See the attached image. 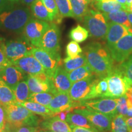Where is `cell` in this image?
Returning a JSON list of instances; mask_svg holds the SVG:
<instances>
[{
    "label": "cell",
    "mask_w": 132,
    "mask_h": 132,
    "mask_svg": "<svg viewBox=\"0 0 132 132\" xmlns=\"http://www.w3.org/2000/svg\"><path fill=\"white\" fill-rule=\"evenodd\" d=\"M32 18L28 6L20 2L7 1L0 9V29L15 34H22L27 23Z\"/></svg>",
    "instance_id": "obj_1"
},
{
    "label": "cell",
    "mask_w": 132,
    "mask_h": 132,
    "mask_svg": "<svg viewBox=\"0 0 132 132\" xmlns=\"http://www.w3.org/2000/svg\"><path fill=\"white\" fill-rule=\"evenodd\" d=\"M87 64L99 78H105L113 71L114 60L107 47L100 43L94 42L84 48Z\"/></svg>",
    "instance_id": "obj_2"
},
{
    "label": "cell",
    "mask_w": 132,
    "mask_h": 132,
    "mask_svg": "<svg viewBox=\"0 0 132 132\" xmlns=\"http://www.w3.org/2000/svg\"><path fill=\"white\" fill-rule=\"evenodd\" d=\"M6 112V128L7 132H15L22 126L37 127L42 121L35 114L17 103L4 106Z\"/></svg>",
    "instance_id": "obj_3"
},
{
    "label": "cell",
    "mask_w": 132,
    "mask_h": 132,
    "mask_svg": "<svg viewBox=\"0 0 132 132\" xmlns=\"http://www.w3.org/2000/svg\"><path fill=\"white\" fill-rule=\"evenodd\" d=\"M85 28L88 31L90 37L97 39L106 38L108 23L103 14L99 11L89 10L83 19Z\"/></svg>",
    "instance_id": "obj_4"
},
{
    "label": "cell",
    "mask_w": 132,
    "mask_h": 132,
    "mask_svg": "<svg viewBox=\"0 0 132 132\" xmlns=\"http://www.w3.org/2000/svg\"><path fill=\"white\" fill-rule=\"evenodd\" d=\"M4 47L6 57L12 64L21 57L32 55L35 47L22 36L15 39L5 40Z\"/></svg>",
    "instance_id": "obj_5"
},
{
    "label": "cell",
    "mask_w": 132,
    "mask_h": 132,
    "mask_svg": "<svg viewBox=\"0 0 132 132\" xmlns=\"http://www.w3.org/2000/svg\"><path fill=\"white\" fill-rule=\"evenodd\" d=\"M106 79L108 81L107 97L118 98L125 95L131 84L118 67H114L113 71L106 77Z\"/></svg>",
    "instance_id": "obj_6"
},
{
    "label": "cell",
    "mask_w": 132,
    "mask_h": 132,
    "mask_svg": "<svg viewBox=\"0 0 132 132\" xmlns=\"http://www.w3.org/2000/svg\"><path fill=\"white\" fill-rule=\"evenodd\" d=\"M32 54L42 64L50 78H52L57 67L62 65L59 53H53L39 47H34Z\"/></svg>",
    "instance_id": "obj_7"
},
{
    "label": "cell",
    "mask_w": 132,
    "mask_h": 132,
    "mask_svg": "<svg viewBox=\"0 0 132 132\" xmlns=\"http://www.w3.org/2000/svg\"><path fill=\"white\" fill-rule=\"evenodd\" d=\"M73 112L85 116L99 132H108L111 130L113 118L110 116L89 110L85 106H78L74 108Z\"/></svg>",
    "instance_id": "obj_8"
},
{
    "label": "cell",
    "mask_w": 132,
    "mask_h": 132,
    "mask_svg": "<svg viewBox=\"0 0 132 132\" xmlns=\"http://www.w3.org/2000/svg\"><path fill=\"white\" fill-rule=\"evenodd\" d=\"M50 24L47 21L32 18L24 27L23 36L35 47H39L42 37Z\"/></svg>",
    "instance_id": "obj_9"
},
{
    "label": "cell",
    "mask_w": 132,
    "mask_h": 132,
    "mask_svg": "<svg viewBox=\"0 0 132 132\" xmlns=\"http://www.w3.org/2000/svg\"><path fill=\"white\" fill-rule=\"evenodd\" d=\"M98 77L94 75L89 78L81 80L74 82L71 86L69 94L71 99L79 104L80 106L81 102L88 100L94 82Z\"/></svg>",
    "instance_id": "obj_10"
},
{
    "label": "cell",
    "mask_w": 132,
    "mask_h": 132,
    "mask_svg": "<svg viewBox=\"0 0 132 132\" xmlns=\"http://www.w3.org/2000/svg\"><path fill=\"white\" fill-rule=\"evenodd\" d=\"M116 98L102 97L100 99H91L80 103V106H85L89 110L99 112L113 118L117 114Z\"/></svg>",
    "instance_id": "obj_11"
},
{
    "label": "cell",
    "mask_w": 132,
    "mask_h": 132,
    "mask_svg": "<svg viewBox=\"0 0 132 132\" xmlns=\"http://www.w3.org/2000/svg\"><path fill=\"white\" fill-rule=\"evenodd\" d=\"M61 33L56 23L50 24L41 39L39 47L53 53H59Z\"/></svg>",
    "instance_id": "obj_12"
},
{
    "label": "cell",
    "mask_w": 132,
    "mask_h": 132,
    "mask_svg": "<svg viewBox=\"0 0 132 132\" xmlns=\"http://www.w3.org/2000/svg\"><path fill=\"white\" fill-rule=\"evenodd\" d=\"M109 51L114 61L118 63L125 61L132 54V34L121 38Z\"/></svg>",
    "instance_id": "obj_13"
},
{
    "label": "cell",
    "mask_w": 132,
    "mask_h": 132,
    "mask_svg": "<svg viewBox=\"0 0 132 132\" xmlns=\"http://www.w3.org/2000/svg\"><path fill=\"white\" fill-rule=\"evenodd\" d=\"M52 87V94L54 95L58 93H69L72 82L69 79L68 72L62 67L59 65L54 71L52 78L50 79Z\"/></svg>",
    "instance_id": "obj_14"
},
{
    "label": "cell",
    "mask_w": 132,
    "mask_h": 132,
    "mask_svg": "<svg viewBox=\"0 0 132 132\" xmlns=\"http://www.w3.org/2000/svg\"><path fill=\"white\" fill-rule=\"evenodd\" d=\"M79 106L77 102L73 101L69 96V93H58L54 95L48 106L53 113L56 114L66 111L71 108H75Z\"/></svg>",
    "instance_id": "obj_15"
},
{
    "label": "cell",
    "mask_w": 132,
    "mask_h": 132,
    "mask_svg": "<svg viewBox=\"0 0 132 132\" xmlns=\"http://www.w3.org/2000/svg\"><path fill=\"white\" fill-rule=\"evenodd\" d=\"M12 64L16 66L26 75H35L45 72L42 64L33 55L21 57L13 62Z\"/></svg>",
    "instance_id": "obj_16"
},
{
    "label": "cell",
    "mask_w": 132,
    "mask_h": 132,
    "mask_svg": "<svg viewBox=\"0 0 132 132\" xmlns=\"http://www.w3.org/2000/svg\"><path fill=\"white\" fill-rule=\"evenodd\" d=\"M26 75L14 64L4 67L1 80L14 90L20 82L26 78Z\"/></svg>",
    "instance_id": "obj_17"
},
{
    "label": "cell",
    "mask_w": 132,
    "mask_h": 132,
    "mask_svg": "<svg viewBox=\"0 0 132 132\" xmlns=\"http://www.w3.org/2000/svg\"><path fill=\"white\" fill-rule=\"evenodd\" d=\"M130 33L128 29L122 24L108 22L106 39V47L110 50L118 41Z\"/></svg>",
    "instance_id": "obj_18"
},
{
    "label": "cell",
    "mask_w": 132,
    "mask_h": 132,
    "mask_svg": "<svg viewBox=\"0 0 132 132\" xmlns=\"http://www.w3.org/2000/svg\"><path fill=\"white\" fill-rule=\"evenodd\" d=\"M43 130H51L54 132H72L70 125L65 120H61L57 116L45 119L40 123Z\"/></svg>",
    "instance_id": "obj_19"
},
{
    "label": "cell",
    "mask_w": 132,
    "mask_h": 132,
    "mask_svg": "<svg viewBox=\"0 0 132 132\" xmlns=\"http://www.w3.org/2000/svg\"><path fill=\"white\" fill-rule=\"evenodd\" d=\"M25 80L28 86L31 93L39 92H51L52 87L51 82H45L39 80L33 75H26Z\"/></svg>",
    "instance_id": "obj_20"
},
{
    "label": "cell",
    "mask_w": 132,
    "mask_h": 132,
    "mask_svg": "<svg viewBox=\"0 0 132 132\" xmlns=\"http://www.w3.org/2000/svg\"><path fill=\"white\" fill-rule=\"evenodd\" d=\"M128 11L120 10L114 12L103 13V15L108 23L113 22L124 25L128 29L130 33L132 34V27L128 20Z\"/></svg>",
    "instance_id": "obj_21"
},
{
    "label": "cell",
    "mask_w": 132,
    "mask_h": 132,
    "mask_svg": "<svg viewBox=\"0 0 132 132\" xmlns=\"http://www.w3.org/2000/svg\"><path fill=\"white\" fill-rule=\"evenodd\" d=\"M32 16L36 19L45 21H54V18L41 0H37L30 6Z\"/></svg>",
    "instance_id": "obj_22"
},
{
    "label": "cell",
    "mask_w": 132,
    "mask_h": 132,
    "mask_svg": "<svg viewBox=\"0 0 132 132\" xmlns=\"http://www.w3.org/2000/svg\"><path fill=\"white\" fill-rule=\"evenodd\" d=\"M65 121L69 123L70 125H75L77 127H85L90 128V129L94 130L95 131L99 132L92 125L90 121L86 118L82 114L75 113V112H70L66 117Z\"/></svg>",
    "instance_id": "obj_23"
},
{
    "label": "cell",
    "mask_w": 132,
    "mask_h": 132,
    "mask_svg": "<svg viewBox=\"0 0 132 132\" xmlns=\"http://www.w3.org/2000/svg\"><path fill=\"white\" fill-rule=\"evenodd\" d=\"M19 105L24 106L35 114L40 116L45 119L55 116V114L53 113L48 107L41 105L40 103L31 101H26Z\"/></svg>",
    "instance_id": "obj_24"
},
{
    "label": "cell",
    "mask_w": 132,
    "mask_h": 132,
    "mask_svg": "<svg viewBox=\"0 0 132 132\" xmlns=\"http://www.w3.org/2000/svg\"><path fill=\"white\" fill-rule=\"evenodd\" d=\"M73 18L82 20L89 12L87 0H70Z\"/></svg>",
    "instance_id": "obj_25"
},
{
    "label": "cell",
    "mask_w": 132,
    "mask_h": 132,
    "mask_svg": "<svg viewBox=\"0 0 132 132\" xmlns=\"http://www.w3.org/2000/svg\"><path fill=\"white\" fill-rule=\"evenodd\" d=\"M94 73L90 66L86 64L69 72L68 75L71 82L73 84L78 81L92 77L94 75Z\"/></svg>",
    "instance_id": "obj_26"
},
{
    "label": "cell",
    "mask_w": 132,
    "mask_h": 132,
    "mask_svg": "<svg viewBox=\"0 0 132 132\" xmlns=\"http://www.w3.org/2000/svg\"><path fill=\"white\" fill-rule=\"evenodd\" d=\"M107 90H108V81H107L106 77L103 78L98 77L94 82L91 92L88 97V100L99 98V97H106Z\"/></svg>",
    "instance_id": "obj_27"
},
{
    "label": "cell",
    "mask_w": 132,
    "mask_h": 132,
    "mask_svg": "<svg viewBox=\"0 0 132 132\" xmlns=\"http://www.w3.org/2000/svg\"><path fill=\"white\" fill-rule=\"evenodd\" d=\"M0 103L4 106L13 103H16L15 97L11 87L0 79Z\"/></svg>",
    "instance_id": "obj_28"
},
{
    "label": "cell",
    "mask_w": 132,
    "mask_h": 132,
    "mask_svg": "<svg viewBox=\"0 0 132 132\" xmlns=\"http://www.w3.org/2000/svg\"><path fill=\"white\" fill-rule=\"evenodd\" d=\"M86 64H87V59L84 54H79L74 58L67 57L62 61V67L68 73Z\"/></svg>",
    "instance_id": "obj_29"
},
{
    "label": "cell",
    "mask_w": 132,
    "mask_h": 132,
    "mask_svg": "<svg viewBox=\"0 0 132 132\" xmlns=\"http://www.w3.org/2000/svg\"><path fill=\"white\" fill-rule=\"evenodd\" d=\"M14 93L17 104H20L28 100L31 93L25 79L16 85L14 90Z\"/></svg>",
    "instance_id": "obj_30"
},
{
    "label": "cell",
    "mask_w": 132,
    "mask_h": 132,
    "mask_svg": "<svg viewBox=\"0 0 132 132\" xmlns=\"http://www.w3.org/2000/svg\"><path fill=\"white\" fill-rule=\"evenodd\" d=\"M94 6L98 10V11H101L103 13L114 12L120 10H125L128 11V8L127 6L117 1H110V2L105 3L95 1Z\"/></svg>",
    "instance_id": "obj_31"
},
{
    "label": "cell",
    "mask_w": 132,
    "mask_h": 132,
    "mask_svg": "<svg viewBox=\"0 0 132 132\" xmlns=\"http://www.w3.org/2000/svg\"><path fill=\"white\" fill-rule=\"evenodd\" d=\"M111 132H129V129L125 122V116L117 114L112 118Z\"/></svg>",
    "instance_id": "obj_32"
},
{
    "label": "cell",
    "mask_w": 132,
    "mask_h": 132,
    "mask_svg": "<svg viewBox=\"0 0 132 132\" xmlns=\"http://www.w3.org/2000/svg\"><path fill=\"white\" fill-rule=\"evenodd\" d=\"M89 36L88 31L85 28L78 25L71 29L69 33V37L72 40L78 43H81L85 41Z\"/></svg>",
    "instance_id": "obj_33"
},
{
    "label": "cell",
    "mask_w": 132,
    "mask_h": 132,
    "mask_svg": "<svg viewBox=\"0 0 132 132\" xmlns=\"http://www.w3.org/2000/svg\"><path fill=\"white\" fill-rule=\"evenodd\" d=\"M54 95L51 92H39V93H32L28 101H31L48 107L51 100L53 98Z\"/></svg>",
    "instance_id": "obj_34"
},
{
    "label": "cell",
    "mask_w": 132,
    "mask_h": 132,
    "mask_svg": "<svg viewBox=\"0 0 132 132\" xmlns=\"http://www.w3.org/2000/svg\"><path fill=\"white\" fill-rule=\"evenodd\" d=\"M59 13L62 18L73 17L70 0H54Z\"/></svg>",
    "instance_id": "obj_35"
},
{
    "label": "cell",
    "mask_w": 132,
    "mask_h": 132,
    "mask_svg": "<svg viewBox=\"0 0 132 132\" xmlns=\"http://www.w3.org/2000/svg\"><path fill=\"white\" fill-rule=\"evenodd\" d=\"M41 1L45 5V7L47 8L49 12L52 14L56 23H60L61 22L62 18L59 14L55 1L54 0H41Z\"/></svg>",
    "instance_id": "obj_36"
},
{
    "label": "cell",
    "mask_w": 132,
    "mask_h": 132,
    "mask_svg": "<svg viewBox=\"0 0 132 132\" xmlns=\"http://www.w3.org/2000/svg\"><path fill=\"white\" fill-rule=\"evenodd\" d=\"M118 67L123 75L132 83V54L125 61L121 62Z\"/></svg>",
    "instance_id": "obj_37"
},
{
    "label": "cell",
    "mask_w": 132,
    "mask_h": 132,
    "mask_svg": "<svg viewBox=\"0 0 132 132\" xmlns=\"http://www.w3.org/2000/svg\"><path fill=\"white\" fill-rule=\"evenodd\" d=\"M82 52V48L80 47L78 43L75 41H71L67 44L66 47V54L68 57L74 58L78 56Z\"/></svg>",
    "instance_id": "obj_38"
},
{
    "label": "cell",
    "mask_w": 132,
    "mask_h": 132,
    "mask_svg": "<svg viewBox=\"0 0 132 132\" xmlns=\"http://www.w3.org/2000/svg\"><path fill=\"white\" fill-rule=\"evenodd\" d=\"M116 112L118 114L122 115L126 117L128 110V106L127 98L125 95L116 98Z\"/></svg>",
    "instance_id": "obj_39"
},
{
    "label": "cell",
    "mask_w": 132,
    "mask_h": 132,
    "mask_svg": "<svg viewBox=\"0 0 132 132\" xmlns=\"http://www.w3.org/2000/svg\"><path fill=\"white\" fill-rule=\"evenodd\" d=\"M4 39L0 37V65L6 67V66H7L12 64L8 60L7 57H6V54H5L4 47Z\"/></svg>",
    "instance_id": "obj_40"
},
{
    "label": "cell",
    "mask_w": 132,
    "mask_h": 132,
    "mask_svg": "<svg viewBox=\"0 0 132 132\" xmlns=\"http://www.w3.org/2000/svg\"><path fill=\"white\" fill-rule=\"evenodd\" d=\"M40 130L36 127L22 126L17 128L15 132H39Z\"/></svg>",
    "instance_id": "obj_41"
},
{
    "label": "cell",
    "mask_w": 132,
    "mask_h": 132,
    "mask_svg": "<svg viewBox=\"0 0 132 132\" xmlns=\"http://www.w3.org/2000/svg\"><path fill=\"white\" fill-rule=\"evenodd\" d=\"M7 119H6V112L4 106L0 103V125L6 124Z\"/></svg>",
    "instance_id": "obj_42"
},
{
    "label": "cell",
    "mask_w": 132,
    "mask_h": 132,
    "mask_svg": "<svg viewBox=\"0 0 132 132\" xmlns=\"http://www.w3.org/2000/svg\"><path fill=\"white\" fill-rule=\"evenodd\" d=\"M70 127L72 130V132H98L90 128L81 127H77L75 125H70Z\"/></svg>",
    "instance_id": "obj_43"
},
{
    "label": "cell",
    "mask_w": 132,
    "mask_h": 132,
    "mask_svg": "<svg viewBox=\"0 0 132 132\" xmlns=\"http://www.w3.org/2000/svg\"><path fill=\"white\" fill-rule=\"evenodd\" d=\"M37 0H20V2L26 6H31V5L35 2Z\"/></svg>",
    "instance_id": "obj_44"
},
{
    "label": "cell",
    "mask_w": 132,
    "mask_h": 132,
    "mask_svg": "<svg viewBox=\"0 0 132 132\" xmlns=\"http://www.w3.org/2000/svg\"><path fill=\"white\" fill-rule=\"evenodd\" d=\"M127 98V101L128 108L132 107V94H125Z\"/></svg>",
    "instance_id": "obj_45"
},
{
    "label": "cell",
    "mask_w": 132,
    "mask_h": 132,
    "mask_svg": "<svg viewBox=\"0 0 132 132\" xmlns=\"http://www.w3.org/2000/svg\"><path fill=\"white\" fill-rule=\"evenodd\" d=\"M125 122H126L127 125L128 129L131 130L132 129V117L131 118H127L125 117Z\"/></svg>",
    "instance_id": "obj_46"
},
{
    "label": "cell",
    "mask_w": 132,
    "mask_h": 132,
    "mask_svg": "<svg viewBox=\"0 0 132 132\" xmlns=\"http://www.w3.org/2000/svg\"><path fill=\"white\" fill-rule=\"evenodd\" d=\"M126 117L127 118H131V117H132V107L131 108H128L127 114Z\"/></svg>",
    "instance_id": "obj_47"
},
{
    "label": "cell",
    "mask_w": 132,
    "mask_h": 132,
    "mask_svg": "<svg viewBox=\"0 0 132 132\" xmlns=\"http://www.w3.org/2000/svg\"><path fill=\"white\" fill-rule=\"evenodd\" d=\"M125 94H132V83L130 85L129 88L127 90Z\"/></svg>",
    "instance_id": "obj_48"
},
{
    "label": "cell",
    "mask_w": 132,
    "mask_h": 132,
    "mask_svg": "<svg viewBox=\"0 0 132 132\" xmlns=\"http://www.w3.org/2000/svg\"><path fill=\"white\" fill-rule=\"evenodd\" d=\"M128 20H129L130 24H131V27H132V13L128 12Z\"/></svg>",
    "instance_id": "obj_49"
},
{
    "label": "cell",
    "mask_w": 132,
    "mask_h": 132,
    "mask_svg": "<svg viewBox=\"0 0 132 132\" xmlns=\"http://www.w3.org/2000/svg\"><path fill=\"white\" fill-rule=\"evenodd\" d=\"M116 1H117V2L120 3V4L124 5V6H127V4H126V0H116Z\"/></svg>",
    "instance_id": "obj_50"
},
{
    "label": "cell",
    "mask_w": 132,
    "mask_h": 132,
    "mask_svg": "<svg viewBox=\"0 0 132 132\" xmlns=\"http://www.w3.org/2000/svg\"><path fill=\"white\" fill-rule=\"evenodd\" d=\"M7 1V0H0V9L4 6V4L6 3Z\"/></svg>",
    "instance_id": "obj_51"
},
{
    "label": "cell",
    "mask_w": 132,
    "mask_h": 132,
    "mask_svg": "<svg viewBox=\"0 0 132 132\" xmlns=\"http://www.w3.org/2000/svg\"><path fill=\"white\" fill-rule=\"evenodd\" d=\"M95 1H98V2H110V1H116V0H95Z\"/></svg>",
    "instance_id": "obj_52"
},
{
    "label": "cell",
    "mask_w": 132,
    "mask_h": 132,
    "mask_svg": "<svg viewBox=\"0 0 132 132\" xmlns=\"http://www.w3.org/2000/svg\"><path fill=\"white\" fill-rule=\"evenodd\" d=\"M132 3V0H126V4L127 6V8L129 7L130 4Z\"/></svg>",
    "instance_id": "obj_53"
},
{
    "label": "cell",
    "mask_w": 132,
    "mask_h": 132,
    "mask_svg": "<svg viewBox=\"0 0 132 132\" xmlns=\"http://www.w3.org/2000/svg\"><path fill=\"white\" fill-rule=\"evenodd\" d=\"M4 67L3 65H0V78H1V74H2V72L3 71V69H4Z\"/></svg>",
    "instance_id": "obj_54"
},
{
    "label": "cell",
    "mask_w": 132,
    "mask_h": 132,
    "mask_svg": "<svg viewBox=\"0 0 132 132\" xmlns=\"http://www.w3.org/2000/svg\"><path fill=\"white\" fill-rule=\"evenodd\" d=\"M5 125H0V132H4Z\"/></svg>",
    "instance_id": "obj_55"
},
{
    "label": "cell",
    "mask_w": 132,
    "mask_h": 132,
    "mask_svg": "<svg viewBox=\"0 0 132 132\" xmlns=\"http://www.w3.org/2000/svg\"><path fill=\"white\" fill-rule=\"evenodd\" d=\"M128 12L132 13V3L130 4L129 7H128Z\"/></svg>",
    "instance_id": "obj_56"
},
{
    "label": "cell",
    "mask_w": 132,
    "mask_h": 132,
    "mask_svg": "<svg viewBox=\"0 0 132 132\" xmlns=\"http://www.w3.org/2000/svg\"><path fill=\"white\" fill-rule=\"evenodd\" d=\"M40 132H54V131H51V130H40Z\"/></svg>",
    "instance_id": "obj_57"
},
{
    "label": "cell",
    "mask_w": 132,
    "mask_h": 132,
    "mask_svg": "<svg viewBox=\"0 0 132 132\" xmlns=\"http://www.w3.org/2000/svg\"><path fill=\"white\" fill-rule=\"evenodd\" d=\"M9 1H12V2H20V0H7Z\"/></svg>",
    "instance_id": "obj_58"
},
{
    "label": "cell",
    "mask_w": 132,
    "mask_h": 132,
    "mask_svg": "<svg viewBox=\"0 0 132 132\" xmlns=\"http://www.w3.org/2000/svg\"><path fill=\"white\" fill-rule=\"evenodd\" d=\"M87 1H89V2H92V0H87Z\"/></svg>",
    "instance_id": "obj_59"
},
{
    "label": "cell",
    "mask_w": 132,
    "mask_h": 132,
    "mask_svg": "<svg viewBox=\"0 0 132 132\" xmlns=\"http://www.w3.org/2000/svg\"><path fill=\"white\" fill-rule=\"evenodd\" d=\"M129 132H132V129L131 130H129Z\"/></svg>",
    "instance_id": "obj_60"
},
{
    "label": "cell",
    "mask_w": 132,
    "mask_h": 132,
    "mask_svg": "<svg viewBox=\"0 0 132 132\" xmlns=\"http://www.w3.org/2000/svg\"><path fill=\"white\" fill-rule=\"evenodd\" d=\"M39 132H40V131H39Z\"/></svg>",
    "instance_id": "obj_61"
}]
</instances>
